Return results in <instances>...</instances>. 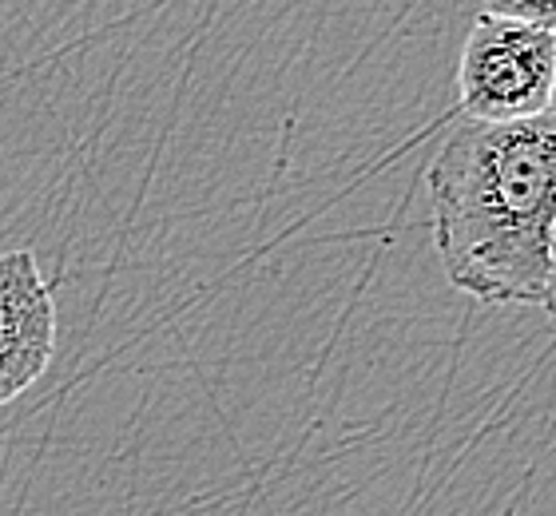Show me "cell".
<instances>
[{"mask_svg": "<svg viewBox=\"0 0 556 516\" xmlns=\"http://www.w3.org/2000/svg\"><path fill=\"white\" fill-rule=\"evenodd\" d=\"M426 184L450 287L485 306H541L556 235V115L465 119L438 148Z\"/></svg>", "mask_w": 556, "mask_h": 516, "instance_id": "1", "label": "cell"}, {"mask_svg": "<svg viewBox=\"0 0 556 516\" xmlns=\"http://www.w3.org/2000/svg\"><path fill=\"white\" fill-rule=\"evenodd\" d=\"M485 12L513 16V21L533 24V28H545L556 36V0H485Z\"/></svg>", "mask_w": 556, "mask_h": 516, "instance_id": "4", "label": "cell"}, {"mask_svg": "<svg viewBox=\"0 0 556 516\" xmlns=\"http://www.w3.org/2000/svg\"><path fill=\"white\" fill-rule=\"evenodd\" d=\"M56 294L36 251L0 254V410L45 378L56 357Z\"/></svg>", "mask_w": 556, "mask_h": 516, "instance_id": "3", "label": "cell"}, {"mask_svg": "<svg viewBox=\"0 0 556 516\" xmlns=\"http://www.w3.org/2000/svg\"><path fill=\"white\" fill-rule=\"evenodd\" d=\"M541 306L548 310V318L556 322V235H553V259H548V287H545V302Z\"/></svg>", "mask_w": 556, "mask_h": 516, "instance_id": "5", "label": "cell"}, {"mask_svg": "<svg viewBox=\"0 0 556 516\" xmlns=\"http://www.w3.org/2000/svg\"><path fill=\"white\" fill-rule=\"evenodd\" d=\"M548 112L556 115V84H553V103H548Z\"/></svg>", "mask_w": 556, "mask_h": 516, "instance_id": "6", "label": "cell"}, {"mask_svg": "<svg viewBox=\"0 0 556 516\" xmlns=\"http://www.w3.org/2000/svg\"><path fill=\"white\" fill-rule=\"evenodd\" d=\"M556 84V36L513 16L481 12L457 60L465 119L517 124L545 115Z\"/></svg>", "mask_w": 556, "mask_h": 516, "instance_id": "2", "label": "cell"}]
</instances>
